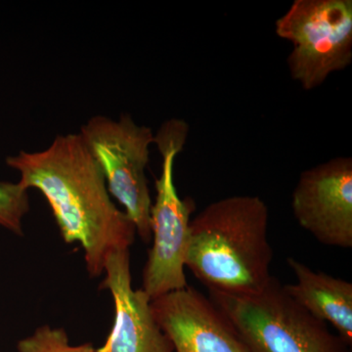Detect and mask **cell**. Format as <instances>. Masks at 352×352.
Listing matches in <instances>:
<instances>
[{
	"label": "cell",
	"instance_id": "cell-6",
	"mask_svg": "<svg viewBox=\"0 0 352 352\" xmlns=\"http://www.w3.org/2000/svg\"><path fill=\"white\" fill-rule=\"evenodd\" d=\"M275 32L293 45L289 74L307 91L351 64V0H295Z\"/></svg>",
	"mask_w": 352,
	"mask_h": 352
},
{
	"label": "cell",
	"instance_id": "cell-4",
	"mask_svg": "<svg viewBox=\"0 0 352 352\" xmlns=\"http://www.w3.org/2000/svg\"><path fill=\"white\" fill-rule=\"evenodd\" d=\"M188 132L186 122L171 119L155 134V144L163 161L150 214L153 245L143 270L141 288L151 300L188 286L185 256L194 206L193 201L182 200L178 195L173 177L175 159L184 148Z\"/></svg>",
	"mask_w": 352,
	"mask_h": 352
},
{
	"label": "cell",
	"instance_id": "cell-8",
	"mask_svg": "<svg viewBox=\"0 0 352 352\" xmlns=\"http://www.w3.org/2000/svg\"><path fill=\"white\" fill-rule=\"evenodd\" d=\"M151 307L175 352H251L217 305L192 287L159 296Z\"/></svg>",
	"mask_w": 352,
	"mask_h": 352
},
{
	"label": "cell",
	"instance_id": "cell-11",
	"mask_svg": "<svg viewBox=\"0 0 352 352\" xmlns=\"http://www.w3.org/2000/svg\"><path fill=\"white\" fill-rule=\"evenodd\" d=\"M29 210V190L19 182H0V227L22 236L23 221Z\"/></svg>",
	"mask_w": 352,
	"mask_h": 352
},
{
	"label": "cell",
	"instance_id": "cell-7",
	"mask_svg": "<svg viewBox=\"0 0 352 352\" xmlns=\"http://www.w3.org/2000/svg\"><path fill=\"white\" fill-rule=\"evenodd\" d=\"M292 210L300 226L321 244L351 249V157H335L302 171Z\"/></svg>",
	"mask_w": 352,
	"mask_h": 352
},
{
	"label": "cell",
	"instance_id": "cell-2",
	"mask_svg": "<svg viewBox=\"0 0 352 352\" xmlns=\"http://www.w3.org/2000/svg\"><path fill=\"white\" fill-rule=\"evenodd\" d=\"M270 212L258 196L210 204L190 221L185 266L208 289L256 293L271 280Z\"/></svg>",
	"mask_w": 352,
	"mask_h": 352
},
{
	"label": "cell",
	"instance_id": "cell-3",
	"mask_svg": "<svg viewBox=\"0 0 352 352\" xmlns=\"http://www.w3.org/2000/svg\"><path fill=\"white\" fill-rule=\"evenodd\" d=\"M208 293L251 352H351V346L298 305L276 278L256 293Z\"/></svg>",
	"mask_w": 352,
	"mask_h": 352
},
{
	"label": "cell",
	"instance_id": "cell-9",
	"mask_svg": "<svg viewBox=\"0 0 352 352\" xmlns=\"http://www.w3.org/2000/svg\"><path fill=\"white\" fill-rule=\"evenodd\" d=\"M100 285L112 295L115 317L105 344L96 352H175L153 314L150 296L132 288L129 250L111 252Z\"/></svg>",
	"mask_w": 352,
	"mask_h": 352
},
{
	"label": "cell",
	"instance_id": "cell-10",
	"mask_svg": "<svg viewBox=\"0 0 352 352\" xmlns=\"http://www.w3.org/2000/svg\"><path fill=\"white\" fill-rule=\"evenodd\" d=\"M296 277L285 291L319 320L331 324L344 342L352 344V284L342 278L314 271L302 261L287 259Z\"/></svg>",
	"mask_w": 352,
	"mask_h": 352
},
{
	"label": "cell",
	"instance_id": "cell-5",
	"mask_svg": "<svg viewBox=\"0 0 352 352\" xmlns=\"http://www.w3.org/2000/svg\"><path fill=\"white\" fill-rule=\"evenodd\" d=\"M100 166L109 193L122 204L136 234L148 244L152 239V200L146 177L150 145L155 134L139 126L129 113L118 120L94 116L78 132Z\"/></svg>",
	"mask_w": 352,
	"mask_h": 352
},
{
	"label": "cell",
	"instance_id": "cell-1",
	"mask_svg": "<svg viewBox=\"0 0 352 352\" xmlns=\"http://www.w3.org/2000/svg\"><path fill=\"white\" fill-rule=\"evenodd\" d=\"M25 189L38 190L47 201L60 233L78 243L91 277L101 276L109 254L129 250L136 229L112 201L100 166L80 133L57 135L38 152L7 157Z\"/></svg>",
	"mask_w": 352,
	"mask_h": 352
},
{
	"label": "cell",
	"instance_id": "cell-12",
	"mask_svg": "<svg viewBox=\"0 0 352 352\" xmlns=\"http://www.w3.org/2000/svg\"><path fill=\"white\" fill-rule=\"evenodd\" d=\"M18 352H96L91 342L72 346L63 328L41 326L32 335L17 342Z\"/></svg>",
	"mask_w": 352,
	"mask_h": 352
}]
</instances>
